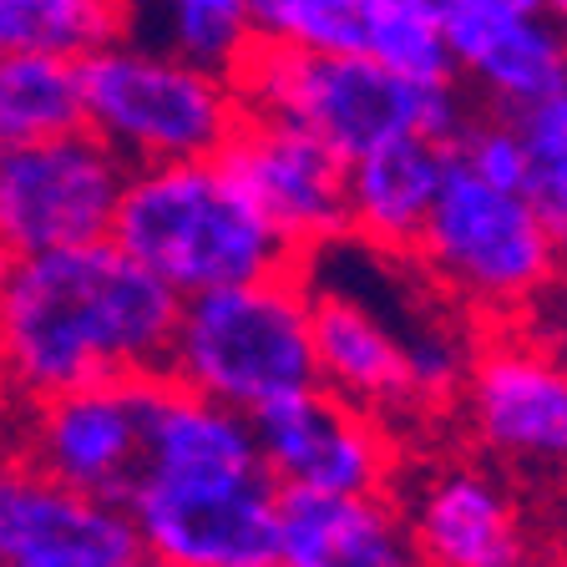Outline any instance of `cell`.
Returning a JSON list of instances; mask_svg holds the SVG:
<instances>
[{
    "label": "cell",
    "mask_w": 567,
    "mask_h": 567,
    "mask_svg": "<svg viewBox=\"0 0 567 567\" xmlns=\"http://www.w3.org/2000/svg\"><path fill=\"white\" fill-rule=\"evenodd\" d=\"M106 238L157 274L177 299L299 264L218 157L132 167Z\"/></svg>",
    "instance_id": "cell-2"
},
{
    "label": "cell",
    "mask_w": 567,
    "mask_h": 567,
    "mask_svg": "<svg viewBox=\"0 0 567 567\" xmlns=\"http://www.w3.org/2000/svg\"><path fill=\"white\" fill-rule=\"evenodd\" d=\"M395 502L425 567H543V537L517 482L486 456L405 461Z\"/></svg>",
    "instance_id": "cell-9"
},
{
    "label": "cell",
    "mask_w": 567,
    "mask_h": 567,
    "mask_svg": "<svg viewBox=\"0 0 567 567\" xmlns=\"http://www.w3.org/2000/svg\"><path fill=\"white\" fill-rule=\"evenodd\" d=\"M147 380L117 375L11 405V436L47 476L71 492L127 502L147 461Z\"/></svg>",
    "instance_id": "cell-13"
},
{
    "label": "cell",
    "mask_w": 567,
    "mask_h": 567,
    "mask_svg": "<svg viewBox=\"0 0 567 567\" xmlns=\"http://www.w3.org/2000/svg\"><path fill=\"white\" fill-rule=\"evenodd\" d=\"M532 319L543 324V334L557 344V350H563V360H567V274H563V284H557L553 295L543 299V309H537Z\"/></svg>",
    "instance_id": "cell-26"
},
{
    "label": "cell",
    "mask_w": 567,
    "mask_h": 567,
    "mask_svg": "<svg viewBox=\"0 0 567 567\" xmlns=\"http://www.w3.org/2000/svg\"><path fill=\"white\" fill-rule=\"evenodd\" d=\"M163 375L208 401L254 415L289 390L315 385V334H309L305 269L203 289L177 305V330Z\"/></svg>",
    "instance_id": "cell-5"
},
{
    "label": "cell",
    "mask_w": 567,
    "mask_h": 567,
    "mask_svg": "<svg viewBox=\"0 0 567 567\" xmlns=\"http://www.w3.org/2000/svg\"><path fill=\"white\" fill-rule=\"evenodd\" d=\"M238 567H284L279 557H259V563H238Z\"/></svg>",
    "instance_id": "cell-31"
},
{
    "label": "cell",
    "mask_w": 567,
    "mask_h": 567,
    "mask_svg": "<svg viewBox=\"0 0 567 567\" xmlns=\"http://www.w3.org/2000/svg\"><path fill=\"white\" fill-rule=\"evenodd\" d=\"M82 102L86 132L127 167L218 157L244 122L234 71L177 56L137 31L82 56Z\"/></svg>",
    "instance_id": "cell-6"
},
{
    "label": "cell",
    "mask_w": 567,
    "mask_h": 567,
    "mask_svg": "<svg viewBox=\"0 0 567 567\" xmlns=\"http://www.w3.org/2000/svg\"><path fill=\"white\" fill-rule=\"evenodd\" d=\"M543 11L553 16V21H557V25H563V31H567V0H543Z\"/></svg>",
    "instance_id": "cell-28"
},
{
    "label": "cell",
    "mask_w": 567,
    "mask_h": 567,
    "mask_svg": "<svg viewBox=\"0 0 567 567\" xmlns=\"http://www.w3.org/2000/svg\"><path fill=\"white\" fill-rule=\"evenodd\" d=\"M456 86L486 112H527L567 76V31L547 11L441 0Z\"/></svg>",
    "instance_id": "cell-16"
},
{
    "label": "cell",
    "mask_w": 567,
    "mask_h": 567,
    "mask_svg": "<svg viewBox=\"0 0 567 567\" xmlns=\"http://www.w3.org/2000/svg\"><path fill=\"white\" fill-rule=\"evenodd\" d=\"M274 557L284 567H425L395 492H279Z\"/></svg>",
    "instance_id": "cell-17"
},
{
    "label": "cell",
    "mask_w": 567,
    "mask_h": 567,
    "mask_svg": "<svg viewBox=\"0 0 567 567\" xmlns=\"http://www.w3.org/2000/svg\"><path fill=\"white\" fill-rule=\"evenodd\" d=\"M486 6H517V11H543V0H486Z\"/></svg>",
    "instance_id": "cell-29"
},
{
    "label": "cell",
    "mask_w": 567,
    "mask_h": 567,
    "mask_svg": "<svg viewBox=\"0 0 567 567\" xmlns=\"http://www.w3.org/2000/svg\"><path fill=\"white\" fill-rule=\"evenodd\" d=\"M132 31V0H0V51H86Z\"/></svg>",
    "instance_id": "cell-21"
},
{
    "label": "cell",
    "mask_w": 567,
    "mask_h": 567,
    "mask_svg": "<svg viewBox=\"0 0 567 567\" xmlns=\"http://www.w3.org/2000/svg\"><path fill=\"white\" fill-rule=\"evenodd\" d=\"M411 269L476 324L532 319L567 264L522 188H496L446 153V177L411 248Z\"/></svg>",
    "instance_id": "cell-3"
},
{
    "label": "cell",
    "mask_w": 567,
    "mask_h": 567,
    "mask_svg": "<svg viewBox=\"0 0 567 567\" xmlns=\"http://www.w3.org/2000/svg\"><path fill=\"white\" fill-rule=\"evenodd\" d=\"M248 421H254L264 472L274 476L279 492H395L411 461V446L395 425L334 395L319 380L259 405Z\"/></svg>",
    "instance_id": "cell-10"
},
{
    "label": "cell",
    "mask_w": 567,
    "mask_h": 567,
    "mask_svg": "<svg viewBox=\"0 0 567 567\" xmlns=\"http://www.w3.org/2000/svg\"><path fill=\"white\" fill-rule=\"evenodd\" d=\"M522 142H527V183L522 193L532 198V208L543 213L547 234H553L557 254L567 264V76L532 102L527 112H517Z\"/></svg>",
    "instance_id": "cell-23"
},
{
    "label": "cell",
    "mask_w": 567,
    "mask_h": 567,
    "mask_svg": "<svg viewBox=\"0 0 567 567\" xmlns=\"http://www.w3.org/2000/svg\"><path fill=\"white\" fill-rule=\"evenodd\" d=\"M137 527L122 502L71 492L47 476L21 441H0V567H132Z\"/></svg>",
    "instance_id": "cell-15"
},
{
    "label": "cell",
    "mask_w": 567,
    "mask_h": 567,
    "mask_svg": "<svg viewBox=\"0 0 567 567\" xmlns=\"http://www.w3.org/2000/svg\"><path fill=\"white\" fill-rule=\"evenodd\" d=\"M11 269H16V248L6 244V238H0V284L11 279Z\"/></svg>",
    "instance_id": "cell-27"
},
{
    "label": "cell",
    "mask_w": 567,
    "mask_h": 567,
    "mask_svg": "<svg viewBox=\"0 0 567 567\" xmlns=\"http://www.w3.org/2000/svg\"><path fill=\"white\" fill-rule=\"evenodd\" d=\"M142 557L173 567H238L274 557L279 537V486L264 466L244 472H153L127 492Z\"/></svg>",
    "instance_id": "cell-8"
},
{
    "label": "cell",
    "mask_w": 567,
    "mask_h": 567,
    "mask_svg": "<svg viewBox=\"0 0 567 567\" xmlns=\"http://www.w3.org/2000/svg\"><path fill=\"white\" fill-rule=\"evenodd\" d=\"M446 153L456 157L461 167H472L476 177L496 183V188H522V183H527V142H522L517 117H507V112L472 106L466 122L451 132Z\"/></svg>",
    "instance_id": "cell-25"
},
{
    "label": "cell",
    "mask_w": 567,
    "mask_h": 567,
    "mask_svg": "<svg viewBox=\"0 0 567 567\" xmlns=\"http://www.w3.org/2000/svg\"><path fill=\"white\" fill-rule=\"evenodd\" d=\"M82 127V56L0 51V147H25Z\"/></svg>",
    "instance_id": "cell-19"
},
{
    "label": "cell",
    "mask_w": 567,
    "mask_h": 567,
    "mask_svg": "<svg viewBox=\"0 0 567 567\" xmlns=\"http://www.w3.org/2000/svg\"><path fill=\"white\" fill-rule=\"evenodd\" d=\"M132 567H173V563H157V557H137Z\"/></svg>",
    "instance_id": "cell-32"
},
{
    "label": "cell",
    "mask_w": 567,
    "mask_h": 567,
    "mask_svg": "<svg viewBox=\"0 0 567 567\" xmlns=\"http://www.w3.org/2000/svg\"><path fill=\"white\" fill-rule=\"evenodd\" d=\"M309 264L330 269V279H309V334H315V375L319 385H330L334 395L375 411L405 436V425L421 421V401H415V375H411V330L415 319L431 309V299L411 305H380L375 295H360L354 279H344L324 254H309Z\"/></svg>",
    "instance_id": "cell-11"
},
{
    "label": "cell",
    "mask_w": 567,
    "mask_h": 567,
    "mask_svg": "<svg viewBox=\"0 0 567 567\" xmlns=\"http://www.w3.org/2000/svg\"><path fill=\"white\" fill-rule=\"evenodd\" d=\"M244 112L274 117L319 137L350 163L390 137L421 132L451 142L472 102L456 82H405L365 51H284L254 47L234 71Z\"/></svg>",
    "instance_id": "cell-4"
},
{
    "label": "cell",
    "mask_w": 567,
    "mask_h": 567,
    "mask_svg": "<svg viewBox=\"0 0 567 567\" xmlns=\"http://www.w3.org/2000/svg\"><path fill=\"white\" fill-rule=\"evenodd\" d=\"M137 25H147V41L218 71H238L259 47L248 0H132V31Z\"/></svg>",
    "instance_id": "cell-20"
},
{
    "label": "cell",
    "mask_w": 567,
    "mask_h": 567,
    "mask_svg": "<svg viewBox=\"0 0 567 567\" xmlns=\"http://www.w3.org/2000/svg\"><path fill=\"white\" fill-rule=\"evenodd\" d=\"M451 415L502 472L567 482V360L537 319L482 324Z\"/></svg>",
    "instance_id": "cell-7"
},
{
    "label": "cell",
    "mask_w": 567,
    "mask_h": 567,
    "mask_svg": "<svg viewBox=\"0 0 567 567\" xmlns=\"http://www.w3.org/2000/svg\"><path fill=\"white\" fill-rule=\"evenodd\" d=\"M218 167L269 218L274 234L295 248L299 264L350 238V198H344L350 163L309 132L244 112L234 137L218 147Z\"/></svg>",
    "instance_id": "cell-14"
},
{
    "label": "cell",
    "mask_w": 567,
    "mask_h": 567,
    "mask_svg": "<svg viewBox=\"0 0 567 567\" xmlns=\"http://www.w3.org/2000/svg\"><path fill=\"white\" fill-rule=\"evenodd\" d=\"M183 299L112 238L21 254L0 284L11 405L117 375H163Z\"/></svg>",
    "instance_id": "cell-1"
},
{
    "label": "cell",
    "mask_w": 567,
    "mask_h": 567,
    "mask_svg": "<svg viewBox=\"0 0 567 567\" xmlns=\"http://www.w3.org/2000/svg\"><path fill=\"white\" fill-rule=\"evenodd\" d=\"M446 177V142L441 137H390L370 153L350 157L344 198H350V238L380 254L411 259L415 238L425 228V213Z\"/></svg>",
    "instance_id": "cell-18"
},
{
    "label": "cell",
    "mask_w": 567,
    "mask_h": 567,
    "mask_svg": "<svg viewBox=\"0 0 567 567\" xmlns=\"http://www.w3.org/2000/svg\"><path fill=\"white\" fill-rule=\"evenodd\" d=\"M127 173L132 167L86 127L0 147V238L16 259L106 238Z\"/></svg>",
    "instance_id": "cell-12"
},
{
    "label": "cell",
    "mask_w": 567,
    "mask_h": 567,
    "mask_svg": "<svg viewBox=\"0 0 567 567\" xmlns=\"http://www.w3.org/2000/svg\"><path fill=\"white\" fill-rule=\"evenodd\" d=\"M259 47L284 51H360L370 0H248Z\"/></svg>",
    "instance_id": "cell-24"
},
{
    "label": "cell",
    "mask_w": 567,
    "mask_h": 567,
    "mask_svg": "<svg viewBox=\"0 0 567 567\" xmlns=\"http://www.w3.org/2000/svg\"><path fill=\"white\" fill-rule=\"evenodd\" d=\"M0 411H11V395H6V365H0Z\"/></svg>",
    "instance_id": "cell-30"
},
{
    "label": "cell",
    "mask_w": 567,
    "mask_h": 567,
    "mask_svg": "<svg viewBox=\"0 0 567 567\" xmlns=\"http://www.w3.org/2000/svg\"><path fill=\"white\" fill-rule=\"evenodd\" d=\"M365 51L385 71L405 76V82L425 86H451L456 66H451L446 25H441V0H370L365 11Z\"/></svg>",
    "instance_id": "cell-22"
}]
</instances>
